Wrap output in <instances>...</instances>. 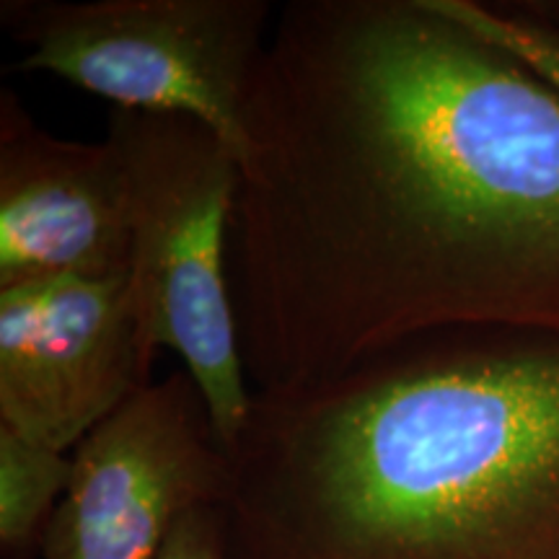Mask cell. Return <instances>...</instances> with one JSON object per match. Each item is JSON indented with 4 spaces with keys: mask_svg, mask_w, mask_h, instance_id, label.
<instances>
[{
    "mask_svg": "<svg viewBox=\"0 0 559 559\" xmlns=\"http://www.w3.org/2000/svg\"><path fill=\"white\" fill-rule=\"evenodd\" d=\"M228 267L251 391L432 332L559 334V91L432 0H290Z\"/></svg>",
    "mask_w": 559,
    "mask_h": 559,
    "instance_id": "cell-1",
    "label": "cell"
},
{
    "mask_svg": "<svg viewBox=\"0 0 559 559\" xmlns=\"http://www.w3.org/2000/svg\"><path fill=\"white\" fill-rule=\"evenodd\" d=\"M228 559H559V334L449 330L254 391Z\"/></svg>",
    "mask_w": 559,
    "mask_h": 559,
    "instance_id": "cell-2",
    "label": "cell"
},
{
    "mask_svg": "<svg viewBox=\"0 0 559 559\" xmlns=\"http://www.w3.org/2000/svg\"><path fill=\"white\" fill-rule=\"evenodd\" d=\"M104 140L124 181L128 277L145 345L179 355L228 449L254 394L228 267L239 158L205 122L166 111L115 109Z\"/></svg>",
    "mask_w": 559,
    "mask_h": 559,
    "instance_id": "cell-3",
    "label": "cell"
},
{
    "mask_svg": "<svg viewBox=\"0 0 559 559\" xmlns=\"http://www.w3.org/2000/svg\"><path fill=\"white\" fill-rule=\"evenodd\" d=\"M267 0H3L13 70L115 104L205 122L239 158L243 111L270 39Z\"/></svg>",
    "mask_w": 559,
    "mask_h": 559,
    "instance_id": "cell-4",
    "label": "cell"
},
{
    "mask_svg": "<svg viewBox=\"0 0 559 559\" xmlns=\"http://www.w3.org/2000/svg\"><path fill=\"white\" fill-rule=\"evenodd\" d=\"M70 459L39 559H158L187 510L226 498L228 453L185 368L135 391Z\"/></svg>",
    "mask_w": 559,
    "mask_h": 559,
    "instance_id": "cell-5",
    "label": "cell"
},
{
    "mask_svg": "<svg viewBox=\"0 0 559 559\" xmlns=\"http://www.w3.org/2000/svg\"><path fill=\"white\" fill-rule=\"evenodd\" d=\"M130 277L0 290V425L66 453L153 383Z\"/></svg>",
    "mask_w": 559,
    "mask_h": 559,
    "instance_id": "cell-6",
    "label": "cell"
},
{
    "mask_svg": "<svg viewBox=\"0 0 559 559\" xmlns=\"http://www.w3.org/2000/svg\"><path fill=\"white\" fill-rule=\"evenodd\" d=\"M128 272V200L111 145L52 135L0 91V290Z\"/></svg>",
    "mask_w": 559,
    "mask_h": 559,
    "instance_id": "cell-7",
    "label": "cell"
},
{
    "mask_svg": "<svg viewBox=\"0 0 559 559\" xmlns=\"http://www.w3.org/2000/svg\"><path fill=\"white\" fill-rule=\"evenodd\" d=\"M73 459L0 425V555L41 557L47 528L70 485Z\"/></svg>",
    "mask_w": 559,
    "mask_h": 559,
    "instance_id": "cell-8",
    "label": "cell"
},
{
    "mask_svg": "<svg viewBox=\"0 0 559 559\" xmlns=\"http://www.w3.org/2000/svg\"><path fill=\"white\" fill-rule=\"evenodd\" d=\"M438 11L534 68L559 91V26L515 9L513 3L432 0Z\"/></svg>",
    "mask_w": 559,
    "mask_h": 559,
    "instance_id": "cell-9",
    "label": "cell"
},
{
    "mask_svg": "<svg viewBox=\"0 0 559 559\" xmlns=\"http://www.w3.org/2000/svg\"><path fill=\"white\" fill-rule=\"evenodd\" d=\"M158 559H228L226 521L221 506H200L187 510Z\"/></svg>",
    "mask_w": 559,
    "mask_h": 559,
    "instance_id": "cell-10",
    "label": "cell"
},
{
    "mask_svg": "<svg viewBox=\"0 0 559 559\" xmlns=\"http://www.w3.org/2000/svg\"><path fill=\"white\" fill-rule=\"evenodd\" d=\"M513 5L515 9L531 13V16L559 26V0H528V3H513Z\"/></svg>",
    "mask_w": 559,
    "mask_h": 559,
    "instance_id": "cell-11",
    "label": "cell"
}]
</instances>
